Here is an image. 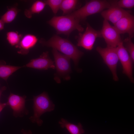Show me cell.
Listing matches in <instances>:
<instances>
[{"label": "cell", "instance_id": "cell-1", "mask_svg": "<svg viewBox=\"0 0 134 134\" xmlns=\"http://www.w3.org/2000/svg\"><path fill=\"white\" fill-rule=\"evenodd\" d=\"M39 42L43 45L52 47L63 53L72 59L76 66L84 54L70 41L57 35H54L47 41L41 39Z\"/></svg>", "mask_w": 134, "mask_h": 134}, {"label": "cell", "instance_id": "cell-2", "mask_svg": "<svg viewBox=\"0 0 134 134\" xmlns=\"http://www.w3.org/2000/svg\"><path fill=\"white\" fill-rule=\"evenodd\" d=\"M80 21L68 14L66 16L53 17L48 23L53 27L58 34L69 35L73 31L76 30L82 32L84 28L79 24Z\"/></svg>", "mask_w": 134, "mask_h": 134}, {"label": "cell", "instance_id": "cell-3", "mask_svg": "<svg viewBox=\"0 0 134 134\" xmlns=\"http://www.w3.org/2000/svg\"><path fill=\"white\" fill-rule=\"evenodd\" d=\"M33 100L34 115L29 118V119L32 123H36L40 126L43 123V121L40 118L41 116L45 112L53 111L55 105L45 92L34 96Z\"/></svg>", "mask_w": 134, "mask_h": 134}, {"label": "cell", "instance_id": "cell-4", "mask_svg": "<svg viewBox=\"0 0 134 134\" xmlns=\"http://www.w3.org/2000/svg\"><path fill=\"white\" fill-rule=\"evenodd\" d=\"M111 6L110 0H91L82 7L69 14L80 22L85 20L88 16L102 12Z\"/></svg>", "mask_w": 134, "mask_h": 134}, {"label": "cell", "instance_id": "cell-5", "mask_svg": "<svg viewBox=\"0 0 134 134\" xmlns=\"http://www.w3.org/2000/svg\"><path fill=\"white\" fill-rule=\"evenodd\" d=\"M116 48L107 47L103 48L98 46L96 50L110 70L113 80L117 81L119 78L117 72V67L119 60Z\"/></svg>", "mask_w": 134, "mask_h": 134}, {"label": "cell", "instance_id": "cell-6", "mask_svg": "<svg viewBox=\"0 0 134 134\" xmlns=\"http://www.w3.org/2000/svg\"><path fill=\"white\" fill-rule=\"evenodd\" d=\"M52 53L57 74L65 80H69V74L71 71L70 59L54 49H53Z\"/></svg>", "mask_w": 134, "mask_h": 134}, {"label": "cell", "instance_id": "cell-7", "mask_svg": "<svg viewBox=\"0 0 134 134\" xmlns=\"http://www.w3.org/2000/svg\"><path fill=\"white\" fill-rule=\"evenodd\" d=\"M100 31L102 37L104 38L107 47L116 48L122 41L120 34L115 28L105 20L103 21Z\"/></svg>", "mask_w": 134, "mask_h": 134}, {"label": "cell", "instance_id": "cell-8", "mask_svg": "<svg viewBox=\"0 0 134 134\" xmlns=\"http://www.w3.org/2000/svg\"><path fill=\"white\" fill-rule=\"evenodd\" d=\"M79 35L77 46L89 50L93 49L96 39L102 37L100 31L95 30L88 23L85 32Z\"/></svg>", "mask_w": 134, "mask_h": 134}, {"label": "cell", "instance_id": "cell-9", "mask_svg": "<svg viewBox=\"0 0 134 134\" xmlns=\"http://www.w3.org/2000/svg\"><path fill=\"white\" fill-rule=\"evenodd\" d=\"M116 48L119 60L122 66L123 73L127 75L132 82L134 83L133 74L134 62L124 47L122 41Z\"/></svg>", "mask_w": 134, "mask_h": 134}, {"label": "cell", "instance_id": "cell-10", "mask_svg": "<svg viewBox=\"0 0 134 134\" xmlns=\"http://www.w3.org/2000/svg\"><path fill=\"white\" fill-rule=\"evenodd\" d=\"M25 96H20L11 93L6 103L10 106L13 111V115L15 117H22L27 115L28 111L25 106Z\"/></svg>", "mask_w": 134, "mask_h": 134}, {"label": "cell", "instance_id": "cell-11", "mask_svg": "<svg viewBox=\"0 0 134 134\" xmlns=\"http://www.w3.org/2000/svg\"><path fill=\"white\" fill-rule=\"evenodd\" d=\"M114 26L119 34H128L132 38L134 34V17L130 12L125 15L114 24Z\"/></svg>", "mask_w": 134, "mask_h": 134}, {"label": "cell", "instance_id": "cell-12", "mask_svg": "<svg viewBox=\"0 0 134 134\" xmlns=\"http://www.w3.org/2000/svg\"><path fill=\"white\" fill-rule=\"evenodd\" d=\"M25 66L39 70L55 68L54 62L50 58L47 51L43 52L39 57L32 59Z\"/></svg>", "mask_w": 134, "mask_h": 134}, {"label": "cell", "instance_id": "cell-13", "mask_svg": "<svg viewBox=\"0 0 134 134\" xmlns=\"http://www.w3.org/2000/svg\"><path fill=\"white\" fill-rule=\"evenodd\" d=\"M110 1L111 6L107 9L102 11L101 14L104 20L110 22L114 25L130 12L117 7L112 3L111 0Z\"/></svg>", "mask_w": 134, "mask_h": 134}, {"label": "cell", "instance_id": "cell-14", "mask_svg": "<svg viewBox=\"0 0 134 134\" xmlns=\"http://www.w3.org/2000/svg\"><path fill=\"white\" fill-rule=\"evenodd\" d=\"M38 40L37 37L34 35L26 34L22 37L19 44L16 47L19 49L18 53L23 55L27 54L30 50L35 45Z\"/></svg>", "mask_w": 134, "mask_h": 134}, {"label": "cell", "instance_id": "cell-15", "mask_svg": "<svg viewBox=\"0 0 134 134\" xmlns=\"http://www.w3.org/2000/svg\"><path fill=\"white\" fill-rule=\"evenodd\" d=\"M58 123L61 128H65L71 134H83L85 132L82 126L80 123H78L77 125L74 124L62 118Z\"/></svg>", "mask_w": 134, "mask_h": 134}, {"label": "cell", "instance_id": "cell-16", "mask_svg": "<svg viewBox=\"0 0 134 134\" xmlns=\"http://www.w3.org/2000/svg\"><path fill=\"white\" fill-rule=\"evenodd\" d=\"M22 67L6 65L4 61H0V77L6 81L9 76Z\"/></svg>", "mask_w": 134, "mask_h": 134}, {"label": "cell", "instance_id": "cell-17", "mask_svg": "<svg viewBox=\"0 0 134 134\" xmlns=\"http://www.w3.org/2000/svg\"><path fill=\"white\" fill-rule=\"evenodd\" d=\"M46 5L44 1L37 0L33 3L29 9L25 10V15L27 17L30 18L33 14H39L42 11Z\"/></svg>", "mask_w": 134, "mask_h": 134}, {"label": "cell", "instance_id": "cell-18", "mask_svg": "<svg viewBox=\"0 0 134 134\" xmlns=\"http://www.w3.org/2000/svg\"><path fill=\"white\" fill-rule=\"evenodd\" d=\"M78 1L77 0H63L61 2L60 9L64 14H68L76 8Z\"/></svg>", "mask_w": 134, "mask_h": 134}, {"label": "cell", "instance_id": "cell-19", "mask_svg": "<svg viewBox=\"0 0 134 134\" xmlns=\"http://www.w3.org/2000/svg\"><path fill=\"white\" fill-rule=\"evenodd\" d=\"M18 12L16 7H12L9 9L1 17V19L4 23H10L15 18Z\"/></svg>", "mask_w": 134, "mask_h": 134}, {"label": "cell", "instance_id": "cell-20", "mask_svg": "<svg viewBox=\"0 0 134 134\" xmlns=\"http://www.w3.org/2000/svg\"><path fill=\"white\" fill-rule=\"evenodd\" d=\"M22 38V35L17 32L10 31L6 34V39L12 46H17Z\"/></svg>", "mask_w": 134, "mask_h": 134}, {"label": "cell", "instance_id": "cell-21", "mask_svg": "<svg viewBox=\"0 0 134 134\" xmlns=\"http://www.w3.org/2000/svg\"><path fill=\"white\" fill-rule=\"evenodd\" d=\"M131 38L129 37L125 39L122 41L124 47L129 54L132 60L134 61V44Z\"/></svg>", "mask_w": 134, "mask_h": 134}, {"label": "cell", "instance_id": "cell-22", "mask_svg": "<svg viewBox=\"0 0 134 134\" xmlns=\"http://www.w3.org/2000/svg\"><path fill=\"white\" fill-rule=\"evenodd\" d=\"M112 3L117 7L123 8L131 9L134 7V0H111Z\"/></svg>", "mask_w": 134, "mask_h": 134}, {"label": "cell", "instance_id": "cell-23", "mask_svg": "<svg viewBox=\"0 0 134 134\" xmlns=\"http://www.w3.org/2000/svg\"><path fill=\"white\" fill-rule=\"evenodd\" d=\"M62 0H44L46 5L51 8L54 14H56L60 9Z\"/></svg>", "mask_w": 134, "mask_h": 134}, {"label": "cell", "instance_id": "cell-24", "mask_svg": "<svg viewBox=\"0 0 134 134\" xmlns=\"http://www.w3.org/2000/svg\"><path fill=\"white\" fill-rule=\"evenodd\" d=\"M7 106L6 103H0V113L3 109L6 106Z\"/></svg>", "mask_w": 134, "mask_h": 134}, {"label": "cell", "instance_id": "cell-25", "mask_svg": "<svg viewBox=\"0 0 134 134\" xmlns=\"http://www.w3.org/2000/svg\"><path fill=\"white\" fill-rule=\"evenodd\" d=\"M22 134H30L32 133L31 131L30 130H26L22 129L21 131Z\"/></svg>", "mask_w": 134, "mask_h": 134}, {"label": "cell", "instance_id": "cell-26", "mask_svg": "<svg viewBox=\"0 0 134 134\" xmlns=\"http://www.w3.org/2000/svg\"><path fill=\"white\" fill-rule=\"evenodd\" d=\"M4 23L1 19H0V31L3 29Z\"/></svg>", "mask_w": 134, "mask_h": 134}, {"label": "cell", "instance_id": "cell-27", "mask_svg": "<svg viewBox=\"0 0 134 134\" xmlns=\"http://www.w3.org/2000/svg\"><path fill=\"white\" fill-rule=\"evenodd\" d=\"M6 89V87H3L0 90V94L2 93V92L5 90Z\"/></svg>", "mask_w": 134, "mask_h": 134}, {"label": "cell", "instance_id": "cell-28", "mask_svg": "<svg viewBox=\"0 0 134 134\" xmlns=\"http://www.w3.org/2000/svg\"><path fill=\"white\" fill-rule=\"evenodd\" d=\"M1 94H2V93H0V97H1Z\"/></svg>", "mask_w": 134, "mask_h": 134}, {"label": "cell", "instance_id": "cell-29", "mask_svg": "<svg viewBox=\"0 0 134 134\" xmlns=\"http://www.w3.org/2000/svg\"></svg>", "mask_w": 134, "mask_h": 134}]
</instances>
